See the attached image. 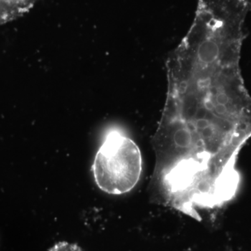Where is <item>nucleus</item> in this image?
Instances as JSON below:
<instances>
[{"mask_svg": "<svg viewBox=\"0 0 251 251\" xmlns=\"http://www.w3.org/2000/svg\"><path fill=\"white\" fill-rule=\"evenodd\" d=\"M234 251L232 250V248L230 247H227V249H226V251Z\"/></svg>", "mask_w": 251, "mask_h": 251, "instance_id": "nucleus-2", "label": "nucleus"}, {"mask_svg": "<svg viewBox=\"0 0 251 251\" xmlns=\"http://www.w3.org/2000/svg\"><path fill=\"white\" fill-rule=\"evenodd\" d=\"M142 169L143 161L138 145L119 130H110L92 165L99 188L108 194L129 192L139 181Z\"/></svg>", "mask_w": 251, "mask_h": 251, "instance_id": "nucleus-1", "label": "nucleus"}]
</instances>
